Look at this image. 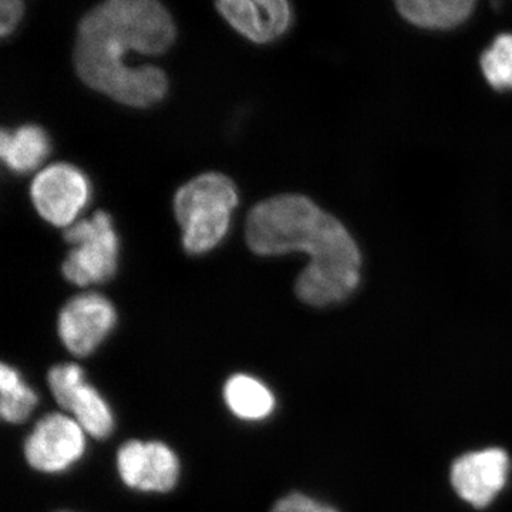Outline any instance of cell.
I'll list each match as a JSON object with an SVG mask.
<instances>
[{
  "mask_svg": "<svg viewBox=\"0 0 512 512\" xmlns=\"http://www.w3.org/2000/svg\"><path fill=\"white\" fill-rule=\"evenodd\" d=\"M117 471L131 490L168 493L180 480L177 454L161 441L130 440L117 453Z\"/></svg>",
  "mask_w": 512,
  "mask_h": 512,
  "instance_id": "9c48e42d",
  "label": "cell"
},
{
  "mask_svg": "<svg viewBox=\"0 0 512 512\" xmlns=\"http://www.w3.org/2000/svg\"><path fill=\"white\" fill-rule=\"evenodd\" d=\"M215 6L232 28L258 45L275 42L292 25L286 0H222Z\"/></svg>",
  "mask_w": 512,
  "mask_h": 512,
  "instance_id": "8fae6325",
  "label": "cell"
},
{
  "mask_svg": "<svg viewBox=\"0 0 512 512\" xmlns=\"http://www.w3.org/2000/svg\"><path fill=\"white\" fill-rule=\"evenodd\" d=\"M484 79L497 92H512V33L497 36L480 57Z\"/></svg>",
  "mask_w": 512,
  "mask_h": 512,
  "instance_id": "2e32d148",
  "label": "cell"
},
{
  "mask_svg": "<svg viewBox=\"0 0 512 512\" xmlns=\"http://www.w3.org/2000/svg\"><path fill=\"white\" fill-rule=\"evenodd\" d=\"M23 13H25V5L20 0H3L0 3V33L3 37L15 32L23 18Z\"/></svg>",
  "mask_w": 512,
  "mask_h": 512,
  "instance_id": "ac0fdd59",
  "label": "cell"
},
{
  "mask_svg": "<svg viewBox=\"0 0 512 512\" xmlns=\"http://www.w3.org/2000/svg\"><path fill=\"white\" fill-rule=\"evenodd\" d=\"M50 138L42 127L26 124L0 134V156L13 173L26 174L36 170L49 157Z\"/></svg>",
  "mask_w": 512,
  "mask_h": 512,
  "instance_id": "7c38bea8",
  "label": "cell"
},
{
  "mask_svg": "<svg viewBox=\"0 0 512 512\" xmlns=\"http://www.w3.org/2000/svg\"><path fill=\"white\" fill-rule=\"evenodd\" d=\"M397 10L407 22L423 29L456 28L476 8L473 0H400Z\"/></svg>",
  "mask_w": 512,
  "mask_h": 512,
  "instance_id": "5bb4252c",
  "label": "cell"
},
{
  "mask_svg": "<svg viewBox=\"0 0 512 512\" xmlns=\"http://www.w3.org/2000/svg\"><path fill=\"white\" fill-rule=\"evenodd\" d=\"M245 238L259 256L309 255L295 284L296 296L306 305H338L362 281L363 258L355 239L338 218L303 195H276L256 204L248 214Z\"/></svg>",
  "mask_w": 512,
  "mask_h": 512,
  "instance_id": "7a4b0ae2",
  "label": "cell"
},
{
  "mask_svg": "<svg viewBox=\"0 0 512 512\" xmlns=\"http://www.w3.org/2000/svg\"><path fill=\"white\" fill-rule=\"evenodd\" d=\"M177 30L156 0H109L84 15L74 46V67L90 89L136 109L164 100L168 77L156 66H127L128 52L163 55Z\"/></svg>",
  "mask_w": 512,
  "mask_h": 512,
  "instance_id": "6da1fadb",
  "label": "cell"
},
{
  "mask_svg": "<svg viewBox=\"0 0 512 512\" xmlns=\"http://www.w3.org/2000/svg\"><path fill=\"white\" fill-rule=\"evenodd\" d=\"M86 451V431L73 417L47 414L25 441L26 461L33 470L59 474L79 463Z\"/></svg>",
  "mask_w": 512,
  "mask_h": 512,
  "instance_id": "52a82bcc",
  "label": "cell"
},
{
  "mask_svg": "<svg viewBox=\"0 0 512 512\" xmlns=\"http://www.w3.org/2000/svg\"><path fill=\"white\" fill-rule=\"evenodd\" d=\"M116 323V308L106 296L83 293L63 306L57 320V332L64 348L74 356L86 357L109 338Z\"/></svg>",
  "mask_w": 512,
  "mask_h": 512,
  "instance_id": "ba28073f",
  "label": "cell"
},
{
  "mask_svg": "<svg viewBox=\"0 0 512 512\" xmlns=\"http://www.w3.org/2000/svg\"><path fill=\"white\" fill-rule=\"evenodd\" d=\"M0 414L8 423H23L39 402L35 390L26 384L15 367L2 363L0 366Z\"/></svg>",
  "mask_w": 512,
  "mask_h": 512,
  "instance_id": "9a60e30c",
  "label": "cell"
},
{
  "mask_svg": "<svg viewBox=\"0 0 512 512\" xmlns=\"http://www.w3.org/2000/svg\"><path fill=\"white\" fill-rule=\"evenodd\" d=\"M64 241L73 245L64 259V278L77 286L110 281L119 265L120 244L113 218L106 211L94 212L89 220L74 222L64 229Z\"/></svg>",
  "mask_w": 512,
  "mask_h": 512,
  "instance_id": "277c9868",
  "label": "cell"
},
{
  "mask_svg": "<svg viewBox=\"0 0 512 512\" xmlns=\"http://www.w3.org/2000/svg\"><path fill=\"white\" fill-rule=\"evenodd\" d=\"M224 402L239 420L269 419L276 409L274 392L258 377L237 373L224 384Z\"/></svg>",
  "mask_w": 512,
  "mask_h": 512,
  "instance_id": "4fadbf2b",
  "label": "cell"
},
{
  "mask_svg": "<svg viewBox=\"0 0 512 512\" xmlns=\"http://www.w3.org/2000/svg\"><path fill=\"white\" fill-rule=\"evenodd\" d=\"M30 197L43 220L69 228L89 204V178L72 164H53L36 175Z\"/></svg>",
  "mask_w": 512,
  "mask_h": 512,
  "instance_id": "5b68a950",
  "label": "cell"
},
{
  "mask_svg": "<svg viewBox=\"0 0 512 512\" xmlns=\"http://www.w3.org/2000/svg\"><path fill=\"white\" fill-rule=\"evenodd\" d=\"M50 392L57 404L82 426L86 434L104 440L113 433L114 414L109 403L92 384L87 383L84 370L76 363H64L49 370Z\"/></svg>",
  "mask_w": 512,
  "mask_h": 512,
  "instance_id": "8992f818",
  "label": "cell"
},
{
  "mask_svg": "<svg viewBox=\"0 0 512 512\" xmlns=\"http://www.w3.org/2000/svg\"><path fill=\"white\" fill-rule=\"evenodd\" d=\"M238 201L237 185L224 174H201L183 185L174 197V214L185 252L204 255L217 248L228 235Z\"/></svg>",
  "mask_w": 512,
  "mask_h": 512,
  "instance_id": "3957f363",
  "label": "cell"
},
{
  "mask_svg": "<svg viewBox=\"0 0 512 512\" xmlns=\"http://www.w3.org/2000/svg\"><path fill=\"white\" fill-rule=\"evenodd\" d=\"M271 512H339L305 494H289L274 505Z\"/></svg>",
  "mask_w": 512,
  "mask_h": 512,
  "instance_id": "e0dca14e",
  "label": "cell"
},
{
  "mask_svg": "<svg viewBox=\"0 0 512 512\" xmlns=\"http://www.w3.org/2000/svg\"><path fill=\"white\" fill-rule=\"evenodd\" d=\"M511 460L503 448L470 451L454 461L450 481L461 500L474 508L488 507L508 483Z\"/></svg>",
  "mask_w": 512,
  "mask_h": 512,
  "instance_id": "30bf717a",
  "label": "cell"
}]
</instances>
